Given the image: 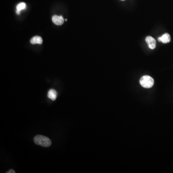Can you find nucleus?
<instances>
[{
  "instance_id": "3",
  "label": "nucleus",
  "mask_w": 173,
  "mask_h": 173,
  "mask_svg": "<svg viewBox=\"0 0 173 173\" xmlns=\"http://www.w3.org/2000/svg\"><path fill=\"white\" fill-rule=\"evenodd\" d=\"M146 42L148 44L149 48L151 49H154L155 48L156 44V41L153 37L151 36H148L145 39Z\"/></svg>"
},
{
  "instance_id": "9",
  "label": "nucleus",
  "mask_w": 173,
  "mask_h": 173,
  "mask_svg": "<svg viewBox=\"0 0 173 173\" xmlns=\"http://www.w3.org/2000/svg\"><path fill=\"white\" fill-rule=\"evenodd\" d=\"M15 173V172L14 170L10 169L8 171V172H7V173Z\"/></svg>"
},
{
  "instance_id": "6",
  "label": "nucleus",
  "mask_w": 173,
  "mask_h": 173,
  "mask_svg": "<svg viewBox=\"0 0 173 173\" xmlns=\"http://www.w3.org/2000/svg\"><path fill=\"white\" fill-rule=\"evenodd\" d=\"M57 93L56 90L54 89H51L48 92V97L52 101H55L57 98Z\"/></svg>"
},
{
  "instance_id": "1",
  "label": "nucleus",
  "mask_w": 173,
  "mask_h": 173,
  "mask_svg": "<svg viewBox=\"0 0 173 173\" xmlns=\"http://www.w3.org/2000/svg\"><path fill=\"white\" fill-rule=\"evenodd\" d=\"M35 143L44 147H48L52 144L51 140L47 137L42 135H37L34 138Z\"/></svg>"
},
{
  "instance_id": "4",
  "label": "nucleus",
  "mask_w": 173,
  "mask_h": 173,
  "mask_svg": "<svg viewBox=\"0 0 173 173\" xmlns=\"http://www.w3.org/2000/svg\"><path fill=\"white\" fill-rule=\"evenodd\" d=\"M52 21L56 25H60L64 23V19L62 16L55 15L52 17Z\"/></svg>"
},
{
  "instance_id": "7",
  "label": "nucleus",
  "mask_w": 173,
  "mask_h": 173,
  "mask_svg": "<svg viewBox=\"0 0 173 173\" xmlns=\"http://www.w3.org/2000/svg\"><path fill=\"white\" fill-rule=\"evenodd\" d=\"M31 43L32 44H41L42 43V38L40 36H35L31 39Z\"/></svg>"
},
{
  "instance_id": "5",
  "label": "nucleus",
  "mask_w": 173,
  "mask_h": 173,
  "mask_svg": "<svg viewBox=\"0 0 173 173\" xmlns=\"http://www.w3.org/2000/svg\"><path fill=\"white\" fill-rule=\"evenodd\" d=\"M158 41L163 42V43H167L171 41V37L168 33H165L162 35V37L158 38Z\"/></svg>"
},
{
  "instance_id": "10",
  "label": "nucleus",
  "mask_w": 173,
  "mask_h": 173,
  "mask_svg": "<svg viewBox=\"0 0 173 173\" xmlns=\"http://www.w3.org/2000/svg\"><path fill=\"white\" fill-rule=\"evenodd\" d=\"M20 11H18V10H17V15L20 14Z\"/></svg>"
},
{
  "instance_id": "2",
  "label": "nucleus",
  "mask_w": 173,
  "mask_h": 173,
  "mask_svg": "<svg viewBox=\"0 0 173 173\" xmlns=\"http://www.w3.org/2000/svg\"><path fill=\"white\" fill-rule=\"evenodd\" d=\"M140 85L143 88L149 89L153 86L154 79L149 76H144L141 77L140 80Z\"/></svg>"
},
{
  "instance_id": "11",
  "label": "nucleus",
  "mask_w": 173,
  "mask_h": 173,
  "mask_svg": "<svg viewBox=\"0 0 173 173\" xmlns=\"http://www.w3.org/2000/svg\"><path fill=\"white\" fill-rule=\"evenodd\" d=\"M121 1H124V0H121Z\"/></svg>"
},
{
  "instance_id": "8",
  "label": "nucleus",
  "mask_w": 173,
  "mask_h": 173,
  "mask_svg": "<svg viewBox=\"0 0 173 173\" xmlns=\"http://www.w3.org/2000/svg\"><path fill=\"white\" fill-rule=\"evenodd\" d=\"M25 7H26V4H25V3H21L17 5V10L20 11L21 10H22L23 9H25Z\"/></svg>"
}]
</instances>
